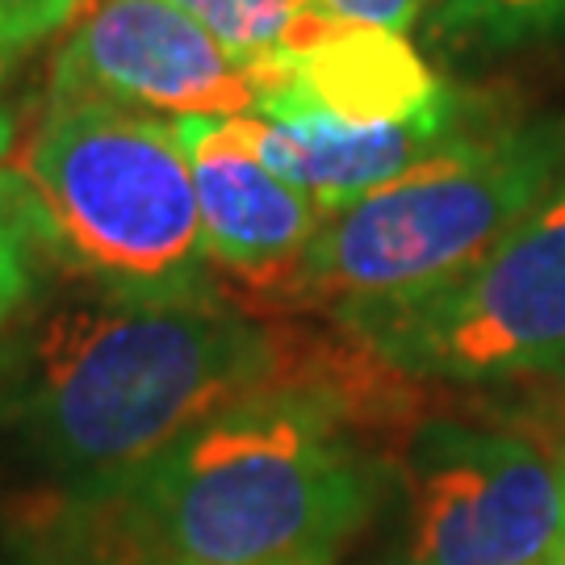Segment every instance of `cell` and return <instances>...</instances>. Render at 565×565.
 Segmentation results:
<instances>
[{
	"label": "cell",
	"mask_w": 565,
	"mask_h": 565,
	"mask_svg": "<svg viewBox=\"0 0 565 565\" xmlns=\"http://www.w3.org/2000/svg\"><path fill=\"white\" fill-rule=\"evenodd\" d=\"M9 385L30 448L84 482L88 499L235 406L298 390L335 394L277 327L210 294L63 306L34 327Z\"/></svg>",
	"instance_id": "cell-1"
},
{
	"label": "cell",
	"mask_w": 565,
	"mask_h": 565,
	"mask_svg": "<svg viewBox=\"0 0 565 565\" xmlns=\"http://www.w3.org/2000/svg\"><path fill=\"white\" fill-rule=\"evenodd\" d=\"M323 390L273 394L189 431L93 499L105 565H331L377 469Z\"/></svg>",
	"instance_id": "cell-2"
},
{
	"label": "cell",
	"mask_w": 565,
	"mask_h": 565,
	"mask_svg": "<svg viewBox=\"0 0 565 565\" xmlns=\"http://www.w3.org/2000/svg\"><path fill=\"white\" fill-rule=\"evenodd\" d=\"M565 177V121L465 139L398 181L327 210L302 264L268 298L281 306L403 302L482 260Z\"/></svg>",
	"instance_id": "cell-3"
},
{
	"label": "cell",
	"mask_w": 565,
	"mask_h": 565,
	"mask_svg": "<svg viewBox=\"0 0 565 565\" xmlns=\"http://www.w3.org/2000/svg\"><path fill=\"white\" fill-rule=\"evenodd\" d=\"M55 252L114 294L205 289V235L177 121L105 102H51L13 160Z\"/></svg>",
	"instance_id": "cell-4"
},
{
	"label": "cell",
	"mask_w": 565,
	"mask_h": 565,
	"mask_svg": "<svg viewBox=\"0 0 565 565\" xmlns=\"http://www.w3.org/2000/svg\"><path fill=\"white\" fill-rule=\"evenodd\" d=\"M340 323L398 377L499 382L565 364V177L461 277Z\"/></svg>",
	"instance_id": "cell-5"
},
{
	"label": "cell",
	"mask_w": 565,
	"mask_h": 565,
	"mask_svg": "<svg viewBox=\"0 0 565 565\" xmlns=\"http://www.w3.org/2000/svg\"><path fill=\"white\" fill-rule=\"evenodd\" d=\"M415 565H548L565 532V452L520 431L419 427L403 452Z\"/></svg>",
	"instance_id": "cell-6"
},
{
	"label": "cell",
	"mask_w": 565,
	"mask_h": 565,
	"mask_svg": "<svg viewBox=\"0 0 565 565\" xmlns=\"http://www.w3.org/2000/svg\"><path fill=\"white\" fill-rule=\"evenodd\" d=\"M51 102H105L168 118L256 114V84L205 25L172 0H97L55 55Z\"/></svg>",
	"instance_id": "cell-7"
},
{
	"label": "cell",
	"mask_w": 565,
	"mask_h": 565,
	"mask_svg": "<svg viewBox=\"0 0 565 565\" xmlns=\"http://www.w3.org/2000/svg\"><path fill=\"white\" fill-rule=\"evenodd\" d=\"M247 72L256 114H310L348 135L461 130L457 97L403 34L335 21L323 9Z\"/></svg>",
	"instance_id": "cell-8"
},
{
	"label": "cell",
	"mask_w": 565,
	"mask_h": 565,
	"mask_svg": "<svg viewBox=\"0 0 565 565\" xmlns=\"http://www.w3.org/2000/svg\"><path fill=\"white\" fill-rule=\"evenodd\" d=\"M177 135L193 168L210 260L264 294L281 289L319 235L327 210L277 177L231 118H177Z\"/></svg>",
	"instance_id": "cell-9"
},
{
	"label": "cell",
	"mask_w": 565,
	"mask_h": 565,
	"mask_svg": "<svg viewBox=\"0 0 565 565\" xmlns=\"http://www.w3.org/2000/svg\"><path fill=\"white\" fill-rule=\"evenodd\" d=\"M51 252L55 243L34 193L18 172H0V323L13 319L34 298L42 256Z\"/></svg>",
	"instance_id": "cell-10"
},
{
	"label": "cell",
	"mask_w": 565,
	"mask_h": 565,
	"mask_svg": "<svg viewBox=\"0 0 565 565\" xmlns=\"http://www.w3.org/2000/svg\"><path fill=\"white\" fill-rule=\"evenodd\" d=\"M172 4L205 25L243 63L281 51L289 34L310 13H319V0H172Z\"/></svg>",
	"instance_id": "cell-11"
},
{
	"label": "cell",
	"mask_w": 565,
	"mask_h": 565,
	"mask_svg": "<svg viewBox=\"0 0 565 565\" xmlns=\"http://www.w3.org/2000/svg\"><path fill=\"white\" fill-rule=\"evenodd\" d=\"M448 13L490 42L545 39L565 30V0H448Z\"/></svg>",
	"instance_id": "cell-12"
},
{
	"label": "cell",
	"mask_w": 565,
	"mask_h": 565,
	"mask_svg": "<svg viewBox=\"0 0 565 565\" xmlns=\"http://www.w3.org/2000/svg\"><path fill=\"white\" fill-rule=\"evenodd\" d=\"M84 0H0V51H25L72 25Z\"/></svg>",
	"instance_id": "cell-13"
},
{
	"label": "cell",
	"mask_w": 565,
	"mask_h": 565,
	"mask_svg": "<svg viewBox=\"0 0 565 565\" xmlns=\"http://www.w3.org/2000/svg\"><path fill=\"white\" fill-rule=\"evenodd\" d=\"M427 4L431 0H319V9L327 18L377 25V30H390V34H406Z\"/></svg>",
	"instance_id": "cell-14"
},
{
	"label": "cell",
	"mask_w": 565,
	"mask_h": 565,
	"mask_svg": "<svg viewBox=\"0 0 565 565\" xmlns=\"http://www.w3.org/2000/svg\"><path fill=\"white\" fill-rule=\"evenodd\" d=\"M9 55L13 51H0V163L18 160L21 142H25V135H21V114L18 105H13V97H9Z\"/></svg>",
	"instance_id": "cell-15"
},
{
	"label": "cell",
	"mask_w": 565,
	"mask_h": 565,
	"mask_svg": "<svg viewBox=\"0 0 565 565\" xmlns=\"http://www.w3.org/2000/svg\"><path fill=\"white\" fill-rule=\"evenodd\" d=\"M553 565H565V532H562V545H557V557H553Z\"/></svg>",
	"instance_id": "cell-16"
},
{
	"label": "cell",
	"mask_w": 565,
	"mask_h": 565,
	"mask_svg": "<svg viewBox=\"0 0 565 565\" xmlns=\"http://www.w3.org/2000/svg\"><path fill=\"white\" fill-rule=\"evenodd\" d=\"M548 565H553V562H548Z\"/></svg>",
	"instance_id": "cell-17"
}]
</instances>
